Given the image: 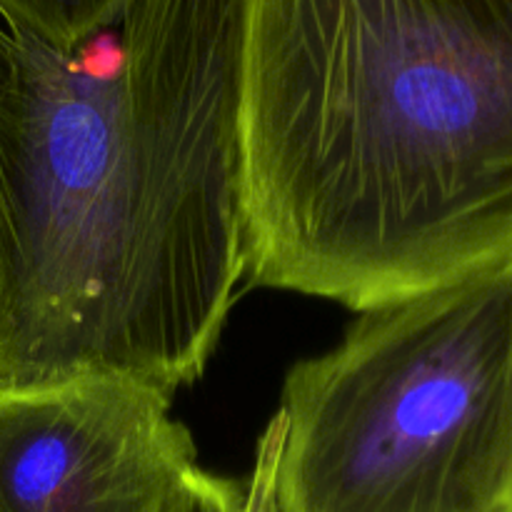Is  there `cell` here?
I'll return each instance as SVG.
<instances>
[{
	"label": "cell",
	"instance_id": "cell-3",
	"mask_svg": "<svg viewBox=\"0 0 512 512\" xmlns=\"http://www.w3.org/2000/svg\"><path fill=\"white\" fill-rule=\"evenodd\" d=\"M258 458L270 512H512V265L360 313Z\"/></svg>",
	"mask_w": 512,
	"mask_h": 512
},
{
	"label": "cell",
	"instance_id": "cell-1",
	"mask_svg": "<svg viewBox=\"0 0 512 512\" xmlns=\"http://www.w3.org/2000/svg\"><path fill=\"white\" fill-rule=\"evenodd\" d=\"M243 13L128 0L73 50L0 20V385L203 375L245 278Z\"/></svg>",
	"mask_w": 512,
	"mask_h": 512
},
{
	"label": "cell",
	"instance_id": "cell-6",
	"mask_svg": "<svg viewBox=\"0 0 512 512\" xmlns=\"http://www.w3.org/2000/svg\"><path fill=\"white\" fill-rule=\"evenodd\" d=\"M180 512H270L268 473L263 463H255L253 478L248 483L203 470Z\"/></svg>",
	"mask_w": 512,
	"mask_h": 512
},
{
	"label": "cell",
	"instance_id": "cell-4",
	"mask_svg": "<svg viewBox=\"0 0 512 512\" xmlns=\"http://www.w3.org/2000/svg\"><path fill=\"white\" fill-rule=\"evenodd\" d=\"M200 473L173 393L148 380L0 385V512H180Z\"/></svg>",
	"mask_w": 512,
	"mask_h": 512
},
{
	"label": "cell",
	"instance_id": "cell-2",
	"mask_svg": "<svg viewBox=\"0 0 512 512\" xmlns=\"http://www.w3.org/2000/svg\"><path fill=\"white\" fill-rule=\"evenodd\" d=\"M243 260L355 313L512 265V0H245Z\"/></svg>",
	"mask_w": 512,
	"mask_h": 512
},
{
	"label": "cell",
	"instance_id": "cell-5",
	"mask_svg": "<svg viewBox=\"0 0 512 512\" xmlns=\"http://www.w3.org/2000/svg\"><path fill=\"white\" fill-rule=\"evenodd\" d=\"M128 0H0V20L60 50L118 23Z\"/></svg>",
	"mask_w": 512,
	"mask_h": 512
}]
</instances>
